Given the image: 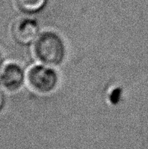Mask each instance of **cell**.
I'll use <instances>...</instances> for the list:
<instances>
[{
    "instance_id": "cell-2",
    "label": "cell",
    "mask_w": 148,
    "mask_h": 149,
    "mask_svg": "<svg viewBox=\"0 0 148 149\" xmlns=\"http://www.w3.org/2000/svg\"><path fill=\"white\" fill-rule=\"evenodd\" d=\"M27 81L30 88L39 93H49L58 85V75L53 69L43 65L30 68L27 73Z\"/></svg>"
},
{
    "instance_id": "cell-4",
    "label": "cell",
    "mask_w": 148,
    "mask_h": 149,
    "mask_svg": "<svg viewBox=\"0 0 148 149\" xmlns=\"http://www.w3.org/2000/svg\"><path fill=\"white\" fill-rule=\"evenodd\" d=\"M38 31L39 27L36 21L30 18H23L15 24L14 34L18 42L22 44H28L36 38Z\"/></svg>"
},
{
    "instance_id": "cell-5",
    "label": "cell",
    "mask_w": 148,
    "mask_h": 149,
    "mask_svg": "<svg viewBox=\"0 0 148 149\" xmlns=\"http://www.w3.org/2000/svg\"><path fill=\"white\" fill-rule=\"evenodd\" d=\"M45 0H15L16 6L24 12H33L44 5Z\"/></svg>"
},
{
    "instance_id": "cell-7",
    "label": "cell",
    "mask_w": 148,
    "mask_h": 149,
    "mask_svg": "<svg viewBox=\"0 0 148 149\" xmlns=\"http://www.w3.org/2000/svg\"><path fill=\"white\" fill-rule=\"evenodd\" d=\"M1 61H2V54L0 53V63H1Z\"/></svg>"
},
{
    "instance_id": "cell-1",
    "label": "cell",
    "mask_w": 148,
    "mask_h": 149,
    "mask_svg": "<svg viewBox=\"0 0 148 149\" xmlns=\"http://www.w3.org/2000/svg\"><path fill=\"white\" fill-rule=\"evenodd\" d=\"M34 54L43 63L58 65L65 58V46L63 40L54 32H44L37 38L34 44Z\"/></svg>"
},
{
    "instance_id": "cell-6",
    "label": "cell",
    "mask_w": 148,
    "mask_h": 149,
    "mask_svg": "<svg viewBox=\"0 0 148 149\" xmlns=\"http://www.w3.org/2000/svg\"><path fill=\"white\" fill-rule=\"evenodd\" d=\"M3 93H2V90L0 88V109L1 107L3 105Z\"/></svg>"
},
{
    "instance_id": "cell-3",
    "label": "cell",
    "mask_w": 148,
    "mask_h": 149,
    "mask_svg": "<svg viewBox=\"0 0 148 149\" xmlns=\"http://www.w3.org/2000/svg\"><path fill=\"white\" fill-rule=\"evenodd\" d=\"M25 73L20 65L8 63L0 70V85L7 92H17L22 87Z\"/></svg>"
}]
</instances>
